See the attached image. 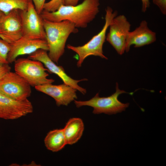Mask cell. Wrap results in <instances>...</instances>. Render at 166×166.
I'll return each mask as SVG.
<instances>
[{
  "instance_id": "1",
  "label": "cell",
  "mask_w": 166,
  "mask_h": 166,
  "mask_svg": "<svg viewBox=\"0 0 166 166\" xmlns=\"http://www.w3.org/2000/svg\"><path fill=\"white\" fill-rule=\"evenodd\" d=\"M99 0H84L75 6L63 5L54 12L44 10L40 14L42 18L53 22L67 20L77 28H85L99 12Z\"/></svg>"
},
{
  "instance_id": "2",
  "label": "cell",
  "mask_w": 166,
  "mask_h": 166,
  "mask_svg": "<svg viewBox=\"0 0 166 166\" xmlns=\"http://www.w3.org/2000/svg\"><path fill=\"white\" fill-rule=\"evenodd\" d=\"M48 46L49 58L57 63L65 52L66 41L72 33H76L78 30L72 22L67 20L53 22L43 19Z\"/></svg>"
},
{
  "instance_id": "3",
  "label": "cell",
  "mask_w": 166,
  "mask_h": 166,
  "mask_svg": "<svg viewBox=\"0 0 166 166\" xmlns=\"http://www.w3.org/2000/svg\"><path fill=\"white\" fill-rule=\"evenodd\" d=\"M117 11H113L111 7L108 6L105 9V24L99 33L82 46L67 45V48L68 49L74 51L78 56L77 62L78 67H81L84 60L90 56H98L102 58L108 59L104 54L103 47L106 40L107 30L112 19L117 15Z\"/></svg>"
},
{
  "instance_id": "4",
  "label": "cell",
  "mask_w": 166,
  "mask_h": 166,
  "mask_svg": "<svg viewBox=\"0 0 166 166\" xmlns=\"http://www.w3.org/2000/svg\"><path fill=\"white\" fill-rule=\"evenodd\" d=\"M15 72L23 78L32 87L52 83L53 79L47 78L49 75L43 63L28 58L17 59L14 62Z\"/></svg>"
},
{
  "instance_id": "5",
  "label": "cell",
  "mask_w": 166,
  "mask_h": 166,
  "mask_svg": "<svg viewBox=\"0 0 166 166\" xmlns=\"http://www.w3.org/2000/svg\"><path fill=\"white\" fill-rule=\"evenodd\" d=\"M128 93L119 88L116 83V92L112 95L106 97H100L98 93L90 100L86 101L74 100L76 106L79 108L88 106L93 109V113L95 114L104 113L109 115L121 113L128 107L129 103H124L118 99L119 96L123 93Z\"/></svg>"
},
{
  "instance_id": "6",
  "label": "cell",
  "mask_w": 166,
  "mask_h": 166,
  "mask_svg": "<svg viewBox=\"0 0 166 166\" xmlns=\"http://www.w3.org/2000/svg\"><path fill=\"white\" fill-rule=\"evenodd\" d=\"M31 86L15 72L10 71L0 79V93L16 101L28 99L31 93Z\"/></svg>"
},
{
  "instance_id": "7",
  "label": "cell",
  "mask_w": 166,
  "mask_h": 166,
  "mask_svg": "<svg viewBox=\"0 0 166 166\" xmlns=\"http://www.w3.org/2000/svg\"><path fill=\"white\" fill-rule=\"evenodd\" d=\"M131 25L124 15H117L112 19L106 40L117 53L123 54L125 51L126 39Z\"/></svg>"
},
{
  "instance_id": "8",
  "label": "cell",
  "mask_w": 166,
  "mask_h": 166,
  "mask_svg": "<svg viewBox=\"0 0 166 166\" xmlns=\"http://www.w3.org/2000/svg\"><path fill=\"white\" fill-rule=\"evenodd\" d=\"M23 36L33 39L46 40L43 18L36 10L31 1L27 9L21 10Z\"/></svg>"
},
{
  "instance_id": "9",
  "label": "cell",
  "mask_w": 166,
  "mask_h": 166,
  "mask_svg": "<svg viewBox=\"0 0 166 166\" xmlns=\"http://www.w3.org/2000/svg\"><path fill=\"white\" fill-rule=\"evenodd\" d=\"M21 10L14 9L5 14L0 22V38L10 44L23 36Z\"/></svg>"
},
{
  "instance_id": "10",
  "label": "cell",
  "mask_w": 166,
  "mask_h": 166,
  "mask_svg": "<svg viewBox=\"0 0 166 166\" xmlns=\"http://www.w3.org/2000/svg\"><path fill=\"white\" fill-rule=\"evenodd\" d=\"M47 51L43 49H38L29 55L28 58L42 62L48 69V72L56 74L62 80L64 83L79 91L82 94H85L86 93V89L79 86L78 83L88 80L84 78L80 80H75L70 77L65 73L62 66L57 65L51 60L49 57Z\"/></svg>"
},
{
  "instance_id": "11",
  "label": "cell",
  "mask_w": 166,
  "mask_h": 166,
  "mask_svg": "<svg viewBox=\"0 0 166 166\" xmlns=\"http://www.w3.org/2000/svg\"><path fill=\"white\" fill-rule=\"evenodd\" d=\"M33 105L28 99L18 101L0 93V118L14 120L33 112Z\"/></svg>"
},
{
  "instance_id": "12",
  "label": "cell",
  "mask_w": 166,
  "mask_h": 166,
  "mask_svg": "<svg viewBox=\"0 0 166 166\" xmlns=\"http://www.w3.org/2000/svg\"><path fill=\"white\" fill-rule=\"evenodd\" d=\"M40 49L48 51L46 40L31 39L22 36L10 44V49L7 56V62L9 64H12L19 56L30 55Z\"/></svg>"
},
{
  "instance_id": "13",
  "label": "cell",
  "mask_w": 166,
  "mask_h": 166,
  "mask_svg": "<svg viewBox=\"0 0 166 166\" xmlns=\"http://www.w3.org/2000/svg\"><path fill=\"white\" fill-rule=\"evenodd\" d=\"M37 91L53 98L57 106L68 105L77 98V90L63 83L59 85L47 84L34 87Z\"/></svg>"
},
{
  "instance_id": "14",
  "label": "cell",
  "mask_w": 166,
  "mask_h": 166,
  "mask_svg": "<svg viewBox=\"0 0 166 166\" xmlns=\"http://www.w3.org/2000/svg\"><path fill=\"white\" fill-rule=\"evenodd\" d=\"M156 40V33L149 28L146 21L143 20L138 27L129 32L126 41L125 51L128 52L132 45L134 47H140L152 43Z\"/></svg>"
},
{
  "instance_id": "15",
  "label": "cell",
  "mask_w": 166,
  "mask_h": 166,
  "mask_svg": "<svg viewBox=\"0 0 166 166\" xmlns=\"http://www.w3.org/2000/svg\"><path fill=\"white\" fill-rule=\"evenodd\" d=\"M84 129L82 120L79 118H70L63 128L67 144L72 145L81 137Z\"/></svg>"
},
{
  "instance_id": "16",
  "label": "cell",
  "mask_w": 166,
  "mask_h": 166,
  "mask_svg": "<svg viewBox=\"0 0 166 166\" xmlns=\"http://www.w3.org/2000/svg\"><path fill=\"white\" fill-rule=\"evenodd\" d=\"M46 148L53 152H58L67 144L63 128L55 129L50 131L44 140Z\"/></svg>"
},
{
  "instance_id": "17",
  "label": "cell",
  "mask_w": 166,
  "mask_h": 166,
  "mask_svg": "<svg viewBox=\"0 0 166 166\" xmlns=\"http://www.w3.org/2000/svg\"><path fill=\"white\" fill-rule=\"evenodd\" d=\"M31 0H0V10L6 14L14 9L26 10Z\"/></svg>"
},
{
  "instance_id": "18",
  "label": "cell",
  "mask_w": 166,
  "mask_h": 166,
  "mask_svg": "<svg viewBox=\"0 0 166 166\" xmlns=\"http://www.w3.org/2000/svg\"><path fill=\"white\" fill-rule=\"evenodd\" d=\"M10 48V44L0 38V63L8 64L7 58Z\"/></svg>"
},
{
  "instance_id": "19",
  "label": "cell",
  "mask_w": 166,
  "mask_h": 166,
  "mask_svg": "<svg viewBox=\"0 0 166 166\" xmlns=\"http://www.w3.org/2000/svg\"><path fill=\"white\" fill-rule=\"evenodd\" d=\"M63 5H64V0H50L45 3L43 6V10L48 12H54Z\"/></svg>"
},
{
  "instance_id": "20",
  "label": "cell",
  "mask_w": 166,
  "mask_h": 166,
  "mask_svg": "<svg viewBox=\"0 0 166 166\" xmlns=\"http://www.w3.org/2000/svg\"><path fill=\"white\" fill-rule=\"evenodd\" d=\"M153 3L159 8L163 14H166V0H152Z\"/></svg>"
},
{
  "instance_id": "21",
  "label": "cell",
  "mask_w": 166,
  "mask_h": 166,
  "mask_svg": "<svg viewBox=\"0 0 166 166\" xmlns=\"http://www.w3.org/2000/svg\"><path fill=\"white\" fill-rule=\"evenodd\" d=\"M35 9L38 13L40 14L43 10V6L45 0H31Z\"/></svg>"
},
{
  "instance_id": "22",
  "label": "cell",
  "mask_w": 166,
  "mask_h": 166,
  "mask_svg": "<svg viewBox=\"0 0 166 166\" xmlns=\"http://www.w3.org/2000/svg\"><path fill=\"white\" fill-rule=\"evenodd\" d=\"M11 69V67L8 64L0 63V79Z\"/></svg>"
},
{
  "instance_id": "23",
  "label": "cell",
  "mask_w": 166,
  "mask_h": 166,
  "mask_svg": "<svg viewBox=\"0 0 166 166\" xmlns=\"http://www.w3.org/2000/svg\"><path fill=\"white\" fill-rule=\"evenodd\" d=\"M142 2L141 10L143 12H145L148 8L150 6L149 0H141Z\"/></svg>"
},
{
  "instance_id": "24",
  "label": "cell",
  "mask_w": 166,
  "mask_h": 166,
  "mask_svg": "<svg viewBox=\"0 0 166 166\" xmlns=\"http://www.w3.org/2000/svg\"><path fill=\"white\" fill-rule=\"evenodd\" d=\"M80 0H64V4L66 6H75Z\"/></svg>"
},
{
  "instance_id": "25",
  "label": "cell",
  "mask_w": 166,
  "mask_h": 166,
  "mask_svg": "<svg viewBox=\"0 0 166 166\" xmlns=\"http://www.w3.org/2000/svg\"><path fill=\"white\" fill-rule=\"evenodd\" d=\"M5 13L0 10V22Z\"/></svg>"
}]
</instances>
